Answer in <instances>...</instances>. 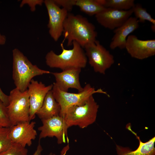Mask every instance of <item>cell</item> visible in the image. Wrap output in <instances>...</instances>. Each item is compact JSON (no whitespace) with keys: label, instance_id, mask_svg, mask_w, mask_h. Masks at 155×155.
<instances>
[{"label":"cell","instance_id":"cell-1","mask_svg":"<svg viewBox=\"0 0 155 155\" xmlns=\"http://www.w3.org/2000/svg\"><path fill=\"white\" fill-rule=\"evenodd\" d=\"M63 34V41L67 40L68 46L75 41L82 48L95 41L97 36L94 26L87 18L69 13L64 23Z\"/></svg>","mask_w":155,"mask_h":155},{"label":"cell","instance_id":"cell-2","mask_svg":"<svg viewBox=\"0 0 155 155\" xmlns=\"http://www.w3.org/2000/svg\"><path fill=\"white\" fill-rule=\"evenodd\" d=\"M64 42L61 44L62 49L61 54H57L53 50L46 54L45 57L46 65L50 68H59L62 71L85 68L88 59L83 48L77 42L73 41V48L66 49L64 47Z\"/></svg>","mask_w":155,"mask_h":155},{"label":"cell","instance_id":"cell-3","mask_svg":"<svg viewBox=\"0 0 155 155\" xmlns=\"http://www.w3.org/2000/svg\"><path fill=\"white\" fill-rule=\"evenodd\" d=\"M12 78L16 88L23 92L26 90L35 76L51 72L33 65L17 48L12 50Z\"/></svg>","mask_w":155,"mask_h":155},{"label":"cell","instance_id":"cell-4","mask_svg":"<svg viewBox=\"0 0 155 155\" xmlns=\"http://www.w3.org/2000/svg\"><path fill=\"white\" fill-rule=\"evenodd\" d=\"M99 107L92 95L83 105L69 108L64 117L65 121L69 127L77 126L82 129L86 128L96 121Z\"/></svg>","mask_w":155,"mask_h":155},{"label":"cell","instance_id":"cell-5","mask_svg":"<svg viewBox=\"0 0 155 155\" xmlns=\"http://www.w3.org/2000/svg\"><path fill=\"white\" fill-rule=\"evenodd\" d=\"M52 91L56 101L59 104L61 108L59 115L64 117L67 110L75 105L84 104L87 99L93 94L100 93L107 95V93L101 89L97 90L89 84H86L83 90L77 93H72L61 90L54 83Z\"/></svg>","mask_w":155,"mask_h":155},{"label":"cell","instance_id":"cell-6","mask_svg":"<svg viewBox=\"0 0 155 155\" xmlns=\"http://www.w3.org/2000/svg\"><path fill=\"white\" fill-rule=\"evenodd\" d=\"M9 96V104L6 107L12 126L22 122L30 121L28 90L22 92L15 88L10 91Z\"/></svg>","mask_w":155,"mask_h":155},{"label":"cell","instance_id":"cell-7","mask_svg":"<svg viewBox=\"0 0 155 155\" xmlns=\"http://www.w3.org/2000/svg\"><path fill=\"white\" fill-rule=\"evenodd\" d=\"M88 62L94 71L104 74L114 63L113 55L96 40L84 47Z\"/></svg>","mask_w":155,"mask_h":155},{"label":"cell","instance_id":"cell-8","mask_svg":"<svg viewBox=\"0 0 155 155\" xmlns=\"http://www.w3.org/2000/svg\"><path fill=\"white\" fill-rule=\"evenodd\" d=\"M41 121L42 125L38 128L40 131L39 140L47 137H55L59 144L66 142V138L68 139V129L69 127L64 117L59 115L42 119Z\"/></svg>","mask_w":155,"mask_h":155},{"label":"cell","instance_id":"cell-9","mask_svg":"<svg viewBox=\"0 0 155 155\" xmlns=\"http://www.w3.org/2000/svg\"><path fill=\"white\" fill-rule=\"evenodd\" d=\"M44 3L49 17L47 27L49 34L55 41H57L63 34L64 23L69 11L63 8H61L53 0H45Z\"/></svg>","mask_w":155,"mask_h":155},{"label":"cell","instance_id":"cell-10","mask_svg":"<svg viewBox=\"0 0 155 155\" xmlns=\"http://www.w3.org/2000/svg\"><path fill=\"white\" fill-rule=\"evenodd\" d=\"M125 49L133 58L143 60L155 55V40H142L134 35L127 37Z\"/></svg>","mask_w":155,"mask_h":155},{"label":"cell","instance_id":"cell-11","mask_svg":"<svg viewBox=\"0 0 155 155\" xmlns=\"http://www.w3.org/2000/svg\"><path fill=\"white\" fill-rule=\"evenodd\" d=\"M132 9L124 11L111 8H104L95 15L98 22L104 27L114 30L122 25L131 17Z\"/></svg>","mask_w":155,"mask_h":155},{"label":"cell","instance_id":"cell-12","mask_svg":"<svg viewBox=\"0 0 155 155\" xmlns=\"http://www.w3.org/2000/svg\"><path fill=\"white\" fill-rule=\"evenodd\" d=\"M36 123L34 121H26L11 127L9 137L12 142L24 147L30 146L37 134L34 129Z\"/></svg>","mask_w":155,"mask_h":155},{"label":"cell","instance_id":"cell-13","mask_svg":"<svg viewBox=\"0 0 155 155\" xmlns=\"http://www.w3.org/2000/svg\"><path fill=\"white\" fill-rule=\"evenodd\" d=\"M53 86L51 84L46 86L42 82L32 79L27 90L29 96L30 121L35 117L36 113L42 105L45 97Z\"/></svg>","mask_w":155,"mask_h":155},{"label":"cell","instance_id":"cell-14","mask_svg":"<svg viewBox=\"0 0 155 155\" xmlns=\"http://www.w3.org/2000/svg\"><path fill=\"white\" fill-rule=\"evenodd\" d=\"M81 70V69H71L60 72H51V73L55 79L54 83L61 90L67 92L69 88H72L80 92L83 90L79 79Z\"/></svg>","mask_w":155,"mask_h":155},{"label":"cell","instance_id":"cell-15","mask_svg":"<svg viewBox=\"0 0 155 155\" xmlns=\"http://www.w3.org/2000/svg\"><path fill=\"white\" fill-rule=\"evenodd\" d=\"M139 23L135 17H130L122 25L115 29L110 48L112 50L117 48L122 49H125L127 37L138 28Z\"/></svg>","mask_w":155,"mask_h":155},{"label":"cell","instance_id":"cell-16","mask_svg":"<svg viewBox=\"0 0 155 155\" xmlns=\"http://www.w3.org/2000/svg\"><path fill=\"white\" fill-rule=\"evenodd\" d=\"M126 128L138 140L139 146L135 150H132L129 147H123L116 144V150L117 155H155V137L147 142H143L137 133L132 130L130 124H128Z\"/></svg>","mask_w":155,"mask_h":155},{"label":"cell","instance_id":"cell-17","mask_svg":"<svg viewBox=\"0 0 155 155\" xmlns=\"http://www.w3.org/2000/svg\"><path fill=\"white\" fill-rule=\"evenodd\" d=\"M61 110L60 106L54 98L51 90L46 94L42 106L36 115L41 120L59 115Z\"/></svg>","mask_w":155,"mask_h":155},{"label":"cell","instance_id":"cell-18","mask_svg":"<svg viewBox=\"0 0 155 155\" xmlns=\"http://www.w3.org/2000/svg\"><path fill=\"white\" fill-rule=\"evenodd\" d=\"M75 5L81 11L88 15H95L104 8L98 0H76Z\"/></svg>","mask_w":155,"mask_h":155},{"label":"cell","instance_id":"cell-19","mask_svg":"<svg viewBox=\"0 0 155 155\" xmlns=\"http://www.w3.org/2000/svg\"><path fill=\"white\" fill-rule=\"evenodd\" d=\"M99 2L105 8H111L117 10L126 11L132 9L135 3L134 0H98Z\"/></svg>","mask_w":155,"mask_h":155},{"label":"cell","instance_id":"cell-20","mask_svg":"<svg viewBox=\"0 0 155 155\" xmlns=\"http://www.w3.org/2000/svg\"><path fill=\"white\" fill-rule=\"evenodd\" d=\"M133 13L138 20L139 22L144 23L148 21L152 24V30L155 31V20L147 11L146 9L142 7L140 4H135L132 8Z\"/></svg>","mask_w":155,"mask_h":155},{"label":"cell","instance_id":"cell-21","mask_svg":"<svg viewBox=\"0 0 155 155\" xmlns=\"http://www.w3.org/2000/svg\"><path fill=\"white\" fill-rule=\"evenodd\" d=\"M10 127H0V153L9 149L12 142L9 138Z\"/></svg>","mask_w":155,"mask_h":155},{"label":"cell","instance_id":"cell-22","mask_svg":"<svg viewBox=\"0 0 155 155\" xmlns=\"http://www.w3.org/2000/svg\"><path fill=\"white\" fill-rule=\"evenodd\" d=\"M27 149L22 146L12 143L11 146L7 150L0 153V155H28Z\"/></svg>","mask_w":155,"mask_h":155},{"label":"cell","instance_id":"cell-23","mask_svg":"<svg viewBox=\"0 0 155 155\" xmlns=\"http://www.w3.org/2000/svg\"><path fill=\"white\" fill-rule=\"evenodd\" d=\"M11 126L7 113V107L0 100V127Z\"/></svg>","mask_w":155,"mask_h":155},{"label":"cell","instance_id":"cell-24","mask_svg":"<svg viewBox=\"0 0 155 155\" xmlns=\"http://www.w3.org/2000/svg\"><path fill=\"white\" fill-rule=\"evenodd\" d=\"M57 5L62 7L69 12L71 11L75 5L76 0H53Z\"/></svg>","mask_w":155,"mask_h":155},{"label":"cell","instance_id":"cell-25","mask_svg":"<svg viewBox=\"0 0 155 155\" xmlns=\"http://www.w3.org/2000/svg\"><path fill=\"white\" fill-rule=\"evenodd\" d=\"M44 2V1L43 0H23L21 2L20 6L22 7L27 4L30 7L31 11L34 12L36 10V5H42Z\"/></svg>","mask_w":155,"mask_h":155},{"label":"cell","instance_id":"cell-26","mask_svg":"<svg viewBox=\"0 0 155 155\" xmlns=\"http://www.w3.org/2000/svg\"><path fill=\"white\" fill-rule=\"evenodd\" d=\"M0 100L7 106L9 102V96L4 93L0 87Z\"/></svg>","mask_w":155,"mask_h":155},{"label":"cell","instance_id":"cell-27","mask_svg":"<svg viewBox=\"0 0 155 155\" xmlns=\"http://www.w3.org/2000/svg\"><path fill=\"white\" fill-rule=\"evenodd\" d=\"M42 150V148L40 144V141H39V143L36 150L35 151L33 155H40L41 152Z\"/></svg>","mask_w":155,"mask_h":155},{"label":"cell","instance_id":"cell-28","mask_svg":"<svg viewBox=\"0 0 155 155\" xmlns=\"http://www.w3.org/2000/svg\"><path fill=\"white\" fill-rule=\"evenodd\" d=\"M6 42V38L4 35L1 34L0 32V45H4Z\"/></svg>","mask_w":155,"mask_h":155},{"label":"cell","instance_id":"cell-29","mask_svg":"<svg viewBox=\"0 0 155 155\" xmlns=\"http://www.w3.org/2000/svg\"><path fill=\"white\" fill-rule=\"evenodd\" d=\"M48 155H55V154H49Z\"/></svg>","mask_w":155,"mask_h":155}]
</instances>
